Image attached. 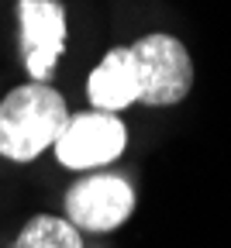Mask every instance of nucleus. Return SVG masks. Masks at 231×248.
<instances>
[{"instance_id": "20e7f679", "label": "nucleus", "mask_w": 231, "mask_h": 248, "mask_svg": "<svg viewBox=\"0 0 231 248\" xmlns=\"http://www.w3.org/2000/svg\"><path fill=\"white\" fill-rule=\"evenodd\" d=\"M128 148V124L117 114L107 110H80L69 114L59 141L52 145V155L69 172H97L117 162Z\"/></svg>"}, {"instance_id": "f03ea898", "label": "nucleus", "mask_w": 231, "mask_h": 248, "mask_svg": "<svg viewBox=\"0 0 231 248\" xmlns=\"http://www.w3.org/2000/svg\"><path fill=\"white\" fill-rule=\"evenodd\" d=\"M131 66L138 79V104L142 107H176L193 90V59L190 48L166 31L142 35L128 45Z\"/></svg>"}, {"instance_id": "7ed1b4c3", "label": "nucleus", "mask_w": 231, "mask_h": 248, "mask_svg": "<svg viewBox=\"0 0 231 248\" xmlns=\"http://www.w3.org/2000/svg\"><path fill=\"white\" fill-rule=\"evenodd\" d=\"M135 214V186L121 172H83L62 193V217L80 234H111Z\"/></svg>"}, {"instance_id": "f257e3e1", "label": "nucleus", "mask_w": 231, "mask_h": 248, "mask_svg": "<svg viewBox=\"0 0 231 248\" xmlns=\"http://www.w3.org/2000/svg\"><path fill=\"white\" fill-rule=\"evenodd\" d=\"M66 93L55 83H21L0 97V159L28 166L59 141L69 121Z\"/></svg>"}, {"instance_id": "39448f33", "label": "nucleus", "mask_w": 231, "mask_h": 248, "mask_svg": "<svg viewBox=\"0 0 231 248\" xmlns=\"http://www.w3.org/2000/svg\"><path fill=\"white\" fill-rule=\"evenodd\" d=\"M17 48L31 83H52L69 45V14L62 0H17Z\"/></svg>"}, {"instance_id": "0eeeda50", "label": "nucleus", "mask_w": 231, "mask_h": 248, "mask_svg": "<svg viewBox=\"0 0 231 248\" xmlns=\"http://www.w3.org/2000/svg\"><path fill=\"white\" fill-rule=\"evenodd\" d=\"M14 248H83V234L62 214H35L17 231Z\"/></svg>"}, {"instance_id": "423d86ee", "label": "nucleus", "mask_w": 231, "mask_h": 248, "mask_svg": "<svg viewBox=\"0 0 231 248\" xmlns=\"http://www.w3.org/2000/svg\"><path fill=\"white\" fill-rule=\"evenodd\" d=\"M86 100H90L93 110H107V114H121V110L138 104V79H135V66H131L128 45L107 48L100 55V62L90 69Z\"/></svg>"}]
</instances>
